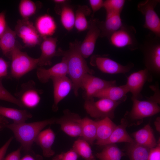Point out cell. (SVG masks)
<instances>
[{"label":"cell","instance_id":"6da1fadb","mask_svg":"<svg viewBox=\"0 0 160 160\" xmlns=\"http://www.w3.org/2000/svg\"><path fill=\"white\" fill-rule=\"evenodd\" d=\"M80 42L75 41L69 44L68 50L64 51L59 49V56L65 57L68 67V74L71 80L74 95L77 96L81 88V80L88 73L93 74L94 71L88 66L79 49Z\"/></svg>","mask_w":160,"mask_h":160},{"label":"cell","instance_id":"7a4b0ae2","mask_svg":"<svg viewBox=\"0 0 160 160\" xmlns=\"http://www.w3.org/2000/svg\"><path fill=\"white\" fill-rule=\"evenodd\" d=\"M56 120V118H51L31 123H13L8 124L6 127L13 132L22 149L28 153L39 133L47 126L55 124Z\"/></svg>","mask_w":160,"mask_h":160},{"label":"cell","instance_id":"3957f363","mask_svg":"<svg viewBox=\"0 0 160 160\" xmlns=\"http://www.w3.org/2000/svg\"><path fill=\"white\" fill-rule=\"evenodd\" d=\"M9 56L11 60V75L16 79H19L38 66V58L32 57L21 51L18 45L12 52Z\"/></svg>","mask_w":160,"mask_h":160},{"label":"cell","instance_id":"277c9868","mask_svg":"<svg viewBox=\"0 0 160 160\" xmlns=\"http://www.w3.org/2000/svg\"><path fill=\"white\" fill-rule=\"evenodd\" d=\"M121 103L104 98L95 101L93 98L85 100L84 107L87 113L93 118L101 119L108 117L112 119L114 117L116 109Z\"/></svg>","mask_w":160,"mask_h":160},{"label":"cell","instance_id":"5b68a950","mask_svg":"<svg viewBox=\"0 0 160 160\" xmlns=\"http://www.w3.org/2000/svg\"><path fill=\"white\" fill-rule=\"evenodd\" d=\"M159 38L155 36H148L141 46L145 65L150 72H160V43Z\"/></svg>","mask_w":160,"mask_h":160},{"label":"cell","instance_id":"8992f818","mask_svg":"<svg viewBox=\"0 0 160 160\" xmlns=\"http://www.w3.org/2000/svg\"><path fill=\"white\" fill-rule=\"evenodd\" d=\"M136 31L132 26L123 24L122 26L108 38L110 44L117 48H127L133 50L138 48L136 37Z\"/></svg>","mask_w":160,"mask_h":160},{"label":"cell","instance_id":"52a82bcc","mask_svg":"<svg viewBox=\"0 0 160 160\" xmlns=\"http://www.w3.org/2000/svg\"><path fill=\"white\" fill-rule=\"evenodd\" d=\"M160 2L159 0H147L139 3L138 10L144 16L143 27L150 30L154 35L160 37V19L155 8Z\"/></svg>","mask_w":160,"mask_h":160},{"label":"cell","instance_id":"ba28073f","mask_svg":"<svg viewBox=\"0 0 160 160\" xmlns=\"http://www.w3.org/2000/svg\"><path fill=\"white\" fill-rule=\"evenodd\" d=\"M15 31L16 35L21 39L25 46L34 47L41 43V37L34 25L29 19L18 20Z\"/></svg>","mask_w":160,"mask_h":160},{"label":"cell","instance_id":"9c48e42d","mask_svg":"<svg viewBox=\"0 0 160 160\" xmlns=\"http://www.w3.org/2000/svg\"><path fill=\"white\" fill-rule=\"evenodd\" d=\"M90 64L101 72L110 74H125L129 72L134 66L132 63L123 65L109 58L99 55L91 57Z\"/></svg>","mask_w":160,"mask_h":160},{"label":"cell","instance_id":"30bf717a","mask_svg":"<svg viewBox=\"0 0 160 160\" xmlns=\"http://www.w3.org/2000/svg\"><path fill=\"white\" fill-rule=\"evenodd\" d=\"M132 108L128 113V115L132 120L142 119L154 115L160 112L159 104L150 97L146 100L134 98H132Z\"/></svg>","mask_w":160,"mask_h":160},{"label":"cell","instance_id":"8fae6325","mask_svg":"<svg viewBox=\"0 0 160 160\" xmlns=\"http://www.w3.org/2000/svg\"><path fill=\"white\" fill-rule=\"evenodd\" d=\"M116 85L115 80L107 81L87 73L81 80V88L84 90L83 96L86 100L93 99L96 93L104 89Z\"/></svg>","mask_w":160,"mask_h":160},{"label":"cell","instance_id":"7c38bea8","mask_svg":"<svg viewBox=\"0 0 160 160\" xmlns=\"http://www.w3.org/2000/svg\"><path fill=\"white\" fill-rule=\"evenodd\" d=\"M81 119L78 114L65 109L60 117L56 119L55 124H59L62 130L70 136L81 137Z\"/></svg>","mask_w":160,"mask_h":160},{"label":"cell","instance_id":"4fadbf2b","mask_svg":"<svg viewBox=\"0 0 160 160\" xmlns=\"http://www.w3.org/2000/svg\"><path fill=\"white\" fill-rule=\"evenodd\" d=\"M98 22V20L95 19L90 20L87 33L82 43L80 44L79 51L84 59L92 55L97 39L100 37V31Z\"/></svg>","mask_w":160,"mask_h":160},{"label":"cell","instance_id":"5bb4252c","mask_svg":"<svg viewBox=\"0 0 160 160\" xmlns=\"http://www.w3.org/2000/svg\"><path fill=\"white\" fill-rule=\"evenodd\" d=\"M33 81H29L22 85L21 90L16 94L17 98L23 107L32 108L39 104L42 91L37 89Z\"/></svg>","mask_w":160,"mask_h":160},{"label":"cell","instance_id":"9a60e30c","mask_svg":"<svg viewBox=\"0 0 160 160\" xmlns=\"http://www.w3.org/2000/svg\"><path fill=\"white\" fill-rule=\"evenodd\" d=\"M150 73L145 68L134 72L127 77L125 84L129 92L132 94V98L140 100L142 97L141 92L144 84L148 80H151Z\"/></svg>","mask_w":160,"mask_h":160},{"label":"cell","instance_id":"2e32d148","mask_svg":"<svg viewBox=\"0 0 160 160\" xmlns=\"http://www.w3.org/2000/svg\"><path fill=\"white\" fill-rule=\"evenodd\" d=\"M51 79L53 88L52 109L56 112L58 110L59 103L68 94L72 88V84L66 76L53 78Z\"/></svg>","mask_w":160,"mask_h":160},{"label":"cell","instance_id":"e0dca14e","mask_svg":"<svg viewBox=\"0 0 160 160\" xmlns=\"http://www.w3.org/2000/svg\"><path fill=\"white\" fill-rule=\"evenodd\" d=\"M57 38L49 37L43 39L40 45L41 54L38 58V66L43 67L50 65L52 58L59 56L58 49L57 50Z\"/></svg>","mask_w":160,"mask_h":160},{"label":"cell","instance_id":"ac0fdd59","mask_svg":"<svg viewBox=\"0 0 160 160\" xmlns=\"http://www.w3.org/2000/svg\"><path fill=\"white\" fill-rule=\"evenodd\" d=\"M68 67L66 60L63 57L61 61L50 68L46 69L40 67L37 68L36 75L39 80L43 83L47 82L50 79L54 77L66 76Z\"/></svg>","mask_w":160,"mask_h":160},{"label":"cell","instance_id":"d6986e66","mask_svg":"<svg viewBox=\"0 0 160 160\" xmlns=\"http://www.w3.org/2000/svg\"><path fill=\"white\" fill-rule=\"evenodd\" d=\"M34 26L39 34L43 39L51 37L57 29L54 19L47 14L38 17L36 20Z\"/></svg>","mask_w":160,"mask_h":160},{"label":"cell","instance_id":"ffe728a7","mask_svg":"<svg viewBox=\"0 0 160 160\" xmlns=\"http://www.w3.org/2000/svg\"><path fill=\"white\" fill-rule=\"evenodd\" d=\"M120 14H106L104 21L98 22L100 32V37L107 38L119 29L123 24Z\"/></svg>","mask_w":160,"mask_h":160},{"label":"cell","instance_id":"44dd1931","mask_svg":"<svg viewBox=\"0 0 160 160\" xmlns=\"http://www.w3.org/2000/svg\"><path fill=\"white\" fill-rule=\"evenodd\" d=\"M129 91L125 84L117 86H111L96 93L94 97L104 98L118 102H123L127 99V94Z\"/></svg>","mask_w":160,"mask_h":160},{"label":"cell","instance_id":"7402d4cb","mask_svg":"<svg viewBox=\"0 0 160 160\" xmlns=\"http://www.w3.org/2000/svg\"><path fill=\"white\" fill-rule=\"evenodd\" d=\"M55 139V134L50 128L41 131L37 136L35 142L39 145L46 157H49L55 153L52 148Z\"/></svg>","mask_w":160,"mask_h":160},{"label":"cell","instance_id":"603a6c76","mask_svg":"<svg viewBox=\"0 0 160 160\" xmlns=\"http://www.w3.org/2000/svg\"><path fill=\"white\" fill-rule=\"evenodd\" d=\"M132 135L136 143L149 149L157 145L153 130L149 124L134 132Z\"/></svg>","mask_w":160,"mask_h":160},{"label":"cell","instance_id":"cb8c5ba5","mask_svg":"<svg viewBox=\"0 0 160 160\" xmlns=\"http://www.w3.org/2000/svg\"><path fill=\"white\" fill-rule=\"evenodd\" d=\"M97 122L95 144L100 146H104L117 125L108 117L100 119Z\"/></svg>","mask_w":160,"mask_h":160},{"label":"cell","instance_id":"d4e9b609","mask_svg":"<svg viewBox=\"0 0 160 160\" xmlns=\"http://www.w3.org/2000/svg\"><path fill=\"white\" fill-rule=\"evenodd\" d=\"M128 125V122L127 119H122L120 124L116 126L104 145L119 143L125 142L129 143L135 142L133 138L127 131L126 129Z\"/></svg>","mask_w":160,"mask_h":160},{"label":"cell","instance_id":"484cf974","mask_svg":"<svg viewBox=\"0 0 160 160\" xmlns=\"http://www.w3.org/2000/svg\"><path fill=\"white\" fill-rule=\"evenodd\" d=\"M16 34L15 31L8 27L0 37V49L6 56H9L12 52L18 45L17 44Z\"/></svg>","mask_w":160,"mask_h":160},{"label":"cell","instance_id":"4316f807","mask_svg":"<svg viewBox=\"0 0 160 160\" xmlns=\"http://www.w3.org/2000/svg\"><path fill=\"white\" fill-rule=\"evenodd\" d=\"M0 115L12 120L14 123L25 122L32 117V114L25 110H21L0 106Z\"/></svg>","mask_w":160,"mask_h":160},{"label":"cell","instance_id":"83f0119b","mask_svg":"<svg viewBox=\"0 0 160 160\" xmlns=\"http://www.w3.org/2000/svg\"><path fill=\"white\" fill-rule=\"evenodd\" d=\"M97 122L87 117L81 119L82 139L92 145L96 140Z\"/></svg>","mask_w":160,"mask_h":160},{"label":"cell","instance_id":"f1b7e54d","mask_svg":"<svg viewBox=\"0 0 160 160\" xmlns=\"http://www.w3.org/2000/svg\"><path fill=\"white\" fill-rule=\"evenodd\" d=\"M102 150L95 154L99 160H121L125 155L115 144H108L104 145Z\"/></svg>","mask_w":160,"mask_h":160},{"label":"cell","instance_id":"f546056e","mask_svg":"<svg viewBox=\"0 0 160 160\" xmlns=\"http://www.w3.org/2000/svg\"><path fill=\"white\" fill-rule=\"evenodd\" d=\"M91 10L85 5L79 6L75 13L74 26L79 32L85 31L88 29L89 23L87 16L91 12Z\"/></svg>","mask_w":160,"mask_h":160},{"label":"cell","instance_id":"4dcf8cb0","mask_svg":"<svg viewBox=\"0 0 160 160\" xmlns=\"http://www.w3.org/2000/svg\"><path fill=\"white\" fill-rule=\"evenodd\" d=\"M61 6L59 12L61 23L65 29L70 31L74 26L75 13L73 8L66 3Z\"/></svg>","mask_w":160,"mask_h":160},{"label":"cell","instance_id":"1f68e13d","mask_svg":"<svg viewBox=\"0 0 160 160\" xmlns=\"http://www.w3.org/2000/svg\"><path fill=\"white\" fill-rule=\"evenodd\" d=\"M126 153L130 160H147L150 149L135 142L128 143Z\"/></svg>","mask_w":160,"mask_h":160},{"label":"cell","instance_id":"d6a6232c","mask_svg":"<svg viewBox=\"0 0 160 160\" xmlns=\"http://www.w3.org/2000/svg\"><path fill=\"white\" fill-rule=\"evenodd\" d=\"M72 148L84 160H95L90 144L82 138L75 141Z\"/></svg>","mask_w":160,"mask_h":160},{"label":"cell","instance_id":"836d02e7","mask_svg":"<svg viewBox=\"0 0 160 160\" xmlns=\"http://www.w3.org/2000/svg\"><path fill=\"white\" fill-rule=\"evenodd\" d=\"M18 11L22 19H29L36 12V4L31 0H21L18 5Z\"/></svg>","mask_w":160,"mask_h":160},{"label":"cell","instance_id":"e575fe53","mask_svg":"<svg viewBox=\"0 0 160 160\" xmlns=\"http://www.w3.org/2000/svg\"><path fill=\"white\" fill-rule=\"evenodd\" d=\"M125 2L124 0H106L104 1L103 7L105 10L106 14H121Z\"/></svg>","mask_w":160,"mask_h":160},{"label":"cell","instance_id":"d590c367","mask_svg":"<svg viewBox=\"0 0 160 160\" xmlns=\"http://www.w3.org/2000/svg\"><path fill=\"white\" fill-rule=\"evenodd\" d=\"M0 79V100L6 101L16 105L20 107H23L20 102L13 96L3 86Z\"/></svg>","mask_w":160,"mask_h":160},{"label":"cell","instance_id":"8d00e7d4","mask_svg":"<svg viewBox=\"0 0 160 160\" xmlns=\"http://www.w3.org/2000/svg\"><path fill=\"white\" fill-rule=\"evenodd\" d=\"M79 156L72 148L54 156L52 160H77Z\"/></svg>","mask_w":160,"mask_h":160},{"label":"cell","instance_id":"74e56055","mask_svg":"<svg viewBox=\"0 0 160 160\" xmlns=\"http://www.w3.org/2000/svg\"><path fill=\"white\" fill-rule=\"evenodd\" d=\"M147 160H160V143L150 149Z\"/></svg>","mask_w":160,"mask_h":160},{"label":"cell","instance_id":"f35d334b","mask_svg":"<svg viewBox=\"0 0 160 160\" xmlns=\"http://www.w3.org/2000/svg\"><path fill=\"white\" fill-rule=\"evenodd\" d=\"M104 1L103 0H89V3L92 11V16L95 13L103 7Z\"/></svg>","mask_w":160,"mask_h":160},{"label":"cell","instance_id":"ab89813d","mask_svg":"<svg viewBox=\"0 0 160 160\" xmlns=\"http://www.w3.org/2000/svg\"><path fill=\"white\" fill-rule=\"evenodd\" d=\"M8 68V63L2 58L0 57V79L7 76Z\"/></svg>","mask_w":160,"mask_h":160},{"label":"cell","instance_id":"60d3db41","mask_svg":"<svg viewBox=\"0 0 160 160\" xmlns=\"http://www.w3.org/2000/svg\"><path fill=\"white\" fill-rule=\"evenodd\" d=\"M4 11L0 12V37L4 33L8 26L5 18Z\"/></svg>","mask_w":160,"mask_h":160},{"label":"cell","instance_id":"b9f144b4","mask_svg":"<svg viewBox=\"0 0 160 160\" xmlns=\"http://www.w3.org/2000/svg\"><path fill=\"white\" fill-rule=\"evenodd\" d=\"M21 147L10 153L5 157L3 160H20Z\"/></svg>","mask_w":160,"mask_h":160},{"label":"cell","instance_id":"7bdbcfd3","mask_svg":"<svg viewBox=\"0 0 160 160\" xmlns=\"http://www.w3.org/2000/svg\"><path fill=\"white\" fill-rule=\"evenodd\" d=\"M13 138L10 137L0 148V160H3L8 148Z\"/></svg>","mask_w":160,"mask_h":160},{"label":"cell","instance_id":"ee69618b","mask_svg":"<svg viewBox=\"0 0 160 160\" xmlns=\"http://www.w3.org/2000/svg\"><path fill=\"white\" fill-rule=\"evenodd\" d=\"M9 124V122L6 118L0 115V131Z\"/></svg>","mask_w":160,"mask_h":160},{"label":"cell","instance_id":"f6af8a7d","mask_svg":"<svg viewBox=\"0 0 160 160\" xmlns=\"http://www.w3.org/2000/svg\"><path fill=\"white\" fill-rule=\"evenodd\" d=\"M20 160H36L32 156L27 154L21 158Z\"/></svg>","mask_w":160,"mask_h":160},{"label":"cell","instance_id":"bcb514c9","mask_svg":"<svg viewBox=\"0 0 160 160\" xmlns=\"http://www.w3.org/2000/svg\"><path fill=\"white\" fill-rule=\"evenodd\" d=\"M53 2L55 4L61 5L66 3L67 1L66 0H54Z\"/></svg>","mask_w":160,"mask_h":160},{"label":"cell","instance_id":"7dc6e473","mask_svg":"<svg viewBox=\"0 0 160 160\" xmlns=\"http://www.w3.org/2000/svg\"><path fill=\"white\" fill-rule=\"evenodd\" d=\"M155 125L156 130L159 132L160 131V118H157L155 122Z\"/></svg>","mask_w":160,"mask_h":160}]
</instances>
